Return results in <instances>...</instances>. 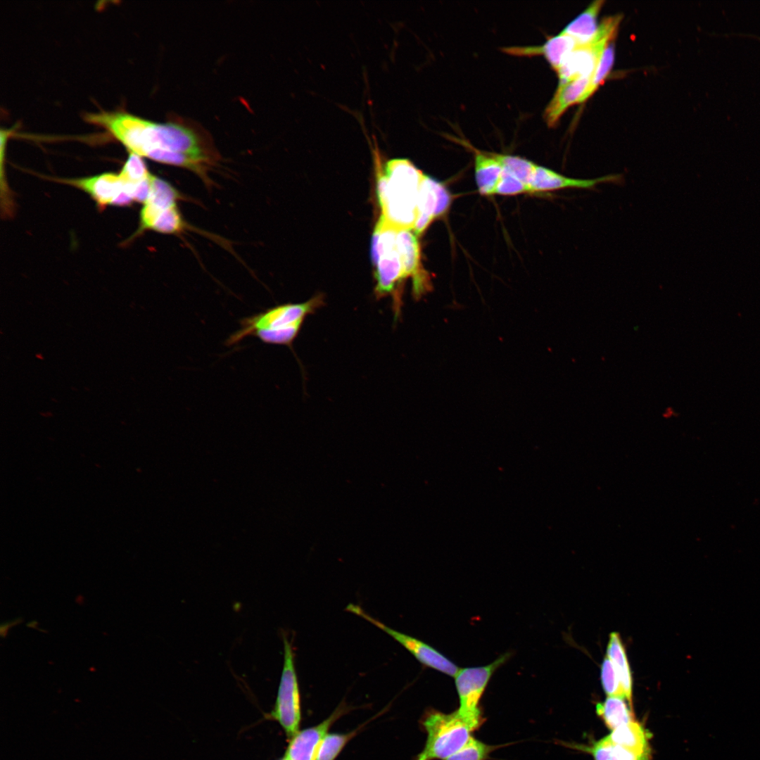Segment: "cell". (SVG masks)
<instances>
[{
    "label": "cell",
    "instance_id": "18",
    "mask_svg": "<svg viewBox=\"0 0 760 760\" xmlns=\"http://www.w3.org/2000/svg\"><path fill=\"white\" fill-rule=\"evenodd\" d=\"M474 158V175L478 191L483 196L493 195L503 168L493 153L484 152L468 145Z\"/></svg>",
    "mask_w": 760,
    "mask_h": 760
},
{
    "label": "cell",
    "instance_id": "29",
    "mask_svg": "<svg viewBox=\"0 0 760 760\" xmlns=\"http://www.w3.org/2000/svg\"><path fill=\"white\" fill-rule=\"evenodd\" d=\"M119 175L125 182L137 184L147 179L151 174L140 156L129 153Z\"/></svg>",
    "mask_w": 760,
    "mask_h": 760
},
{
    "label": "cell",
    "instance_id": "26",
    "mask_svg": "<svg viewBox=\"0 0 760 760\" xmlns=\"http://www.w3.org/2000/svg\"><path fill=\"white\" fill-rule=\"evenodd\" d=\"M360 728L347 733H328L323 739L315 760H335Z\"/></svg>",
    "mask_w": 760,
    "mask_h": 760
},
{
    "label": "cell",
    "instance_id": "1",
    "mask_svg": "<svg viewBox=\"0 0 760 760\" xmlns=\"http://www.w3.org/2000/svg\"><path fill=\"white\" fill-rule=\"evenodd\" d=\"M86 120L101 126L129 153L165 164L170 153H183L212 165L218 155L210 141L185 124L157 123L124 111L87 114Z\"/></svg>",
    "mask_w": 760,
    "mask_h": 760
},
{
    "label": "cell",
    "instance_id": "31",
    "mask_svg": "<svg viewBox=\"0 0 760 760\" xmlns=\"http://www.w3.org/2000/svg\"><path fill=\"white\" fill-rule=\"evenodd\" d=\"M526 192H528V186L503 170L493 194L512 196Z\"/></svg>",
    "mask_w": 760,
    "mask_h": 760
},
{
    "label": "cell",
    "instance_id": "25",
    "mask_svg": "<svg viewBox=\"0 0 760 760\" xmlns=\"http://www.w3.org/2000/svg\"><path fill=\"white\" fill-rule=\"evenodd\" d=\"M585 750L593 755L595 760H639L634 753L612 742L607 736Z\"/></svg>",
    "mask_w": 760,
    "mask_h": 760
},
{
    "label": "cell",
    "instance_id": "4",
    "mask_svg": "<svg viewBox=\"0 0 760 760\" xmlns=\"http://www.w3.org/2000/svg\"><path fill=\"white\" fill-rule=\"evenodd\" d=\"M422 724L427 735L426 740L415 760H446L459 751L480 727L457 709L448 714L429 710Z\"/></svg>",
    "mask_w": 760,
    "mask_h": 760
},
{
    "label": "cell",
    "instance_id": "23",
    "mask_svg": "<svg viewBox=\"0 0 760 760\" xmlns=\"http://www.w3.org/2000/svg\"><path fill=\"white\" fill-rule=\"evenodd\" d=\"M179 199H181V195L175 187L167 182L153 175L151 193L146 204L158 209L165 210L177 205V203Z\"/></svg>",
    "mask_w": 760,
    "mask_h": 760
},
{
    "label": "cell",
    "instance_id": "8",
    "mask_svg": "<svg viewBox=\"0 0 760 760\" xmlns=\"http://www.w3.org/2000/svg\"><path fill=\"white\" fill-rule=\"evenodd\" d=\"M284 665L272 716L291 738L299 730L301 719L300 696L291 643L284 635Z\"/></svg>",
    "mask_w": 760,
    "mask_h": 760
},
{
    "label": "cell",
    "instance_id": "20",
    "mask_svg": "<svg viewBox=\"0 0 760 760\" xmlns=\"http://www.w3.org/2000/svg\"><path fill=\"white\" fill-rule=\"evenodd\" d=\"M607 654L619 678L625 698L632 704L633 680L626 648L617 632L609 635Z\"/></svg>",
    "mask_w": 760,
    "mask_h": 760
},
{
    "label": "cell",
    "instance_id": "12",
    "mask_svg": "<svg viewBox=\"0 0 760 760\" xmlns=\"http://www.w3.org/2000/svg\"><path fill=\"white\" fill-rule=\"evenodd\" d=\"M621 180L620 175H609L594 179L572 178L536 165L528 184V193L554 191L565 189H594L597 184L616 183Z\"/></svg>",
    "mask_w": 760,
    "mask_h": 760
},
{
    "label": "cell",
    "instance_id": "5",
    "mask_svg": "<svg viewBox=\"0 0 760 760\" xmlns=\"http://www.w3.org/2000/svg\"><path fill=\"white\" fill-rule=\"evenodd\" d=\"M621 19V15L605 18L590 39L576 46L556 71L559 83L592 77L604 49L614 39Z\"/></svg>",
    "mask_w": 760,
    "mask_h": 760
},
{
    "label": "cell",
    "instance_id": "6",
    "mask_svg": "<svg viewBox=\"0 0 760 760\" xmlns=\"http://www.w3.org/2000/svg\"><path fill=\"white\" fill-rule=\"evenodd\" d=\"M398 230L380 217L373 232L371 257L376 267L375 291L379 296L394 293L397 284L405 279L397 247Z\"/></svg>",
    "mask_w": 760,
    "mask_h": 760
},
{
    "label": "cell",
    "instance_id": "30",
    "mask_svg": "<svg viewBox=\"0 0 760 760\" xmlns=\"http://www.w3.org/2000/svg\"><path fill=\"white\" fill-rule=\"evenodd\" d=\"M600 676L603 690L609 697H625L617 673L608 657L602 663Z\"/></svg>",
    "mask_w": 760,
    "mask_h": 760
},
{
    "label": "cell",
    "instance_id": "7",
    "mask_svg": "<svg viewBox=\"0 0 760 760\" xmlns=\"http://www.w3.org/2000/svg\"><path fill=\"white\" fill-rule=\"evenodd\" d=\"M512 656V652H505L487 665L459 669L454 678L459 699L457 711L462 716L480 726L483 724L481 698L493 674Z\"/></svg>",
    "mask_w": 760,
    "mask_h": 760
},
{
    "label": "cell",
    "instance_id": "11",
    "mask_svg": "<svg viewBox=\"0 0 760 760\" xmlns=\"http://www.w3.org/2000/svg\"><path fill=\"white\" fill-rule=\"evenodd\" d=\"M451 196L441 182L424 175L418 194L417 216L413 227L420 235L433 219L443 215L448 209Z\"/></svg>",
    "mask_w": 760,
    "mask_h": 760
},
{
    "label": "cell",
    "instance_id": "3",
    "mask_svg": "<svg viewBox=\"0 0 760 760\" xmlns=\"http://www.w3.org/2000/svg\"><path fill=\"white\" fill-rule=\"evenodd\" d=\"M384 169L386 184L384 191L377 195L381 217L397 229L413 230L424 174L405 158L391 159Z\"/></svg>",
    "mask_w": 760,
    "mask_h": 760
},
{
    "label": "cell",
    "instance_id": "15",
    "mask_svg": "<svg viewBox=\"0 0 760 760\" xmlns=\"http://www.w3.org/2000/svg\"><path fill=\"white\" fill-rule=\"evenodd\" d=\"M579 43L574 37L560 32L558 35L549 39L541 46H509L503 48L507 53L532 56L543 55L557 71L564 58L576 48Z\"/></svg>",
    "mask_w": 760,
    "mask_h": 760
},
{
    "label": "cell",
    "instance_id": "16",
    "mask_svg": "<svg viewBox=\"0 0 760 760\" xmlns=\"http://www.w3.org/2000/svg\"><path fill=\"white\" fill-rule=\"evenodd\" d=\"M591 77H583L565 83H559L550 102L544 111V118L549 127L555 126L566 110L581 103L588 88Z\"/></svg>",
    "mask_w": 760,
    "mask_h": 760
},
{
    "label": "cell",
    "instance_id": "24",
    "mask_svg": "<svg viewBox=\"0 0 760 760\" xmlns=\"http://www.w3.org/2000/svg\"><path fill=\"white\" fill-rule=\"evenodd\" d=\"M502 168L528 186L532 179L536 164L516 156L493 153Z\"/></svg>",
    "mask_w": 760,
    "mask_h": 760
},
{
    "label": "cell",
    "instance_id": "28",
    "mask_svg": "<svg viewBox=\"0 0 760 760\" xmlns=\"http://www.w3.org/2000/svg\"><path fill=\"white\" fill-rule=\"evenodd\" d=\"M502 746L488 745L471 737L459 751L446 760H487L493 751Z\"/></svg>",
    "mask_w": 760,
    "mask_h": 760
},
{
    "label": "cell",
    "instance_id": "10",
    "mask_svg": "<svg viewBox=\"0 0 760 760\" xmlns=\"http://www.w3.org/2000/svg\"><path fill=\"white\" fill-rule=\"evenodd\" d=\"M61 182L85 191L101 208L108 205L125 206L129 203L126 183L119 173L106 172L84 178L61 179Z\"/></svg>",
    "mask_w": 760,
    "mask_h": 760
},
{
    "label": "cell",
    "instance_id": "13",
    "mask_svg": "<svg viewBox=\"0 0 760 760\" xmlns=\"http://www.w3.org/2000/svg\"><path fill=\"white\" fill-rule=\"evenodd\" d=\"M396 242L404 278L412 277L413 293L416 297H419L429 288V280L427 273L422 267L420 247L417 235L412 229H398Z\"/></svg>",
    "mask_w": 760,
    "mask_h": 760
},
{
    "label": "cell",
    "instance_id": "17",
    "mask_svg": "<svg viewBox=\"0 0 760 760\" xmlns=\"http://www.w3.org/2000/svg\"><path fill=\"white\" fill-rule=\"evenodd\" d=\"M186 227L177 205L160 210L144 204L140 211V224L137 233L153 230L163 234H177L184 231Z\"/></svg>",
    "mask_w": 760,
    "mask_h": 760
},
{
    "label": "cell",
    "instance_id": "33",
    "mask_svg": "<svg viewBox=\"0 0 760 760\" xmlns=\"http://www.w3.org/2000/svg\"><path fill=\"white\" fill-rule=\"evenodd\" d=\"M280 760H288V759L286 757H284L282 759H280Z\"/></svg>",
    "mask_w": 760,
    "mask_h": 760
},
{
    "label": "cell",
    "instance_id": "32",
    "mask_svg": "<svg viewBox=\"0 0 760 760\" xmlns=\"http://www.w3.org/2000/svg\"><path fill=\"white\" fill-rule=\"evenodd\" d=\"M20 620H21V619H15V620H11V621H6L5 623H1V637H2V638L5 637V636L6 635V634H7V632H8V628H9V627H11V626H12L13 625H15V624H16V623H18V621H20Z\"/></svg>",
    "mask_w": 760,
    "mask_h": 760
},
{
    "label": "cell",
    "instance_id": "22",
    "mask_svg": "<svg viewBox=\"0 0 760 760\" xmlns=\"http://www.w3.org/2000/svg\"><path fill=\"white\" fill-rule=\"evenodd\" d=\"M603 4V1L592 3L585 11L568 24L562 32L574 37L579 44L590 39L597 30L599 25L597 24V18Z\"/></svg>",
    "mask_w": 760,
    "mask_h": 760
},
{
    "label": "cell",
    "instance_id": "19",
    "mask_svg": "<svg viewBox=\"0 0 760 760\" xmlns=\"http://www.w3.org/2000/svg\"><path fill=\"white\" fill-rule=\"evenodd\" d=\"M614 743L634 753L639 760H650L648 733L636 721L623 724L607 735Z\"/></svg>",
    "mask_w": 760,
    "mask_h": 760
},
{
    "label": "cell",
    "instance_id": "14",
    "mask_svg": "<svg viewBox=\"0 0 760 760\" xmlns=\"http://www.w3.org/2000/svg\"><path fill=\"white\" fill-rule=\"evenodd\" d=\"M346 709L344 707H339L320 723L298 731L291 738L284 757L288 760H315L329 728L345 713Z\"/></svg>",
    "mask_w": 760,
    "mask_h": 760
},
{
    "label": "cell",
    "instance_id": "2",
    "mask_svg": "<svg viewBox=\"0 0 760 760\" xmlns=\"http://www.w3.org/2000/svg\"><path fill=\"white\" fill-rule=\"evenodd\" d=\"M323 304L324 298L319 294L303 303L277 305L245 317L225 344L232 346L253 336L265 344L291 348L306 317Z\"/></svg>",
    "mask_w": 760,
    "mask_h": 760
},
{
    "label": "cell",
    "instance_id": "9",
    "mask_svg": "<svg viewBox=\"0 0 760 760\" xmlns=\"http://www.w3.org/2000/svg\"><path fill=\"white\" fill-rule=\"evenodd\" d=\"M346 610L369 621L398 642L424 666L449 676L455 677L460 668L448 657L430 645L412 636L399 632L368 614L359 605L349 604Z\"/></svg>",
    "mask_w": 760,
    "mask_h": 760
},
{
    "label": "cell",
    "instance_id": "21",
    "mask_svg": "<svg viewBox=\"0 0 760 760\" xmlns=\"http://www.w3.org/2000/svg\"><path fill=\"white\" fill-rule=\"evenodd\" d=\"M596 712L612 730L634 721L632 704L623 697H608L596 705Z\"/></svg>",
    "mask_w": 760,
    "mask_h": 760
},
{
    "label": "cell",
    "instance_id": "27",
    "mask_svg": "<svg viewBox=\"0 0 760 760\" xmlns=\"http://www.w3.org/2000/svg\"><path fill=\"white\" fill-rule=\"evenodd\" d=\"M614 49L610 42L604 49L597 68L591 77L588 88L582 97L581 101H586L607 78L614 64Z\"/></svg>",
    "mask_w": 760,
    "mask_h": 760
}]
</instances>
